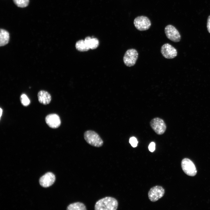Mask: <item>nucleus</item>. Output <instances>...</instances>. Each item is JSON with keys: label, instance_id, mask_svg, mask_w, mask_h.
Returning a JSON list of instances; mask_svg holds the SVG:
<instances>
[{"label": "nucleus", "instance_id": "nucleus-7", "mask_svg": "<svg viewBox=\"0 0 210 210\" xmlns=\"http://www.w3.org/2000/svg\"><path fill=\"white\" fill-rule=\"evenodd\" d=\"M166 36L171 41L177 42L180 41L181 36L177 29L173 25L169 24L164 28Z\"/></svg>", "mask_w": 210, "mask_h": 210}, {"label": "nucleus", "instance_id": "nucleus-3", "mask_svg": "<svg viewBox=\"0 0 210 210\" xmlns=\"http://www.w3.org/2000/svg\"><path fill=\"white\" fill-rule=\"evenodd\" d=\"M150 124L152 129L158 135L163 134L166 130V123L162 119L160 118L156 117L153 119Z\"/></svg>", "mask_w": 210, "mask_h": 210}, {"label": "nucleus", "instance_id": "nucleus-18", "mask_svg": "<svg viewBox=\"0 0 210 210\" xmlns=\"http://www.w3.org/2000/svg\"><path fill=\"white\" fill-rule=\"evenodd\" d=\"M20 99L22 105L24 106H27L30 103V100L27 96L24 94H22L20 96Z\"/></svg>", "mask_w": 210, "mask_h": 210}, {"label": "nucleus", "instance_id": "nucleus-6", "mask_svg": "<svg viewBox=\"0 0 210 210\" xmlns=\"http://www.w3.org/2000/svg\"><path fill=\"white\" fill-rule=\"evenodd\" d=\"M165 190L161 186H156L150 189L148 195L149 200L152 202H155L162 197L164 195Z\"/></svg>", "mask_w": 210, "mask_h": 210}, {"label": "nucleus", "instance_id": "nucleus-5", "mask_svg": "<svg viewBox=\"0 0 210 210\" xmlns=\"http://www.w3.org/2000/svg\"><path fill=\"white\" fill-rule=\"evenodd\" d=\"M134 24L135 28L140 31L147 30L151 25V22L149 18L144 16L136 18L134 21Z\"/></svg>", "mask_w": 210, "mask_h": 210}, {"label": "nucleus", "instance_id": "nucleus-10", "mask_svg": "<svg viewBox=\"0 0 210 210\" xmlns=\"http://www.w3.org/2000/svg\"><path fill=\"white\" fill-rule=\"evenodd\" d=\"M46 124L50 127L56 128L58 127L61 123L59 116L56 114H51L48 115L45 118Z\"/></svg>", "mask_w": 210, "mask_h": 210}, {"label": "nucleus", "instance_id": "nucleus-2", "mask_svg": "<svg viewBox=\"0 0 210 210\" xmlns=\"http://www.w3.org/2000/svg\"><path fill=\"white\" fill-rule=\"evenodd\" d=\"M84 138L88 144L93 146L99 147L102 146L103 141L99 135L92 130H88L84 134Z\"/></svg>", "mask_w": 210, "mask_h": 210}, {"label": "nucleus", "instance_id": "nucleus-21", "mask_svg": "<svg viewBox=\"0 0 210 210\" xmlns=\"http://www.w3.org/2000/svg\"><path fill=\"white\" fill-rule=\"evenodd\" d=\"M207 27L208 32L210 34V15L209 16L207 19Z\"/></svg>", "mask_w": 210, "mask_h": 210}, {"label": "nucleus", "instance_id": "nucleus-4", "mask_svg": "<svg viewBox=\"0 0 210 210\" xmlns=\"http://www.w3.org/2000/svg\"><path fill=\"white\" fill-rule=\"evenodd\" d=\"M138 53L134 49H130L125 52L123 57L125 65L128 67L133 66L135 64L138 58Z\"/></svg>", "mask_w": 210, "mask_h": 210}, {"label": "nucleus", "instance_id": "nucleus-12", "mask_svg": "<svg viewBox=\"0 0 210 210\" xmlns=\"http://www.w3.org/2000/svg\"><path fill=\"white\" fill-rule=\"evenodd\" d=\"M38 97L39 102L44 105L49 104L51 99L50 94L45 90L39 91L38 94Z\"/></svg>", "mask_w": 210, "mask_h": 210}, {"label": "nucleus", "instance_id": "nucleus-1", "mask_svg": "<svg viewBox=\"0 0 210 210\" xmlns=\"http://www.w3.org/2000/svg\"><path fill=\"white\" fill-rule=\"evenodd\" d=\"M118 202L115 198L106 197L97 201L94 206L95 210H116L118 207Z\"/></svg>", "mask_w": 210, "mask_h": 210}, {"label": "nucleus", "instance_id": "nucleus-13", "mask_svg": "<svg viewBox=\"0 0 210 210\" xmlns=\"http://www.w3.org/2000/svg\"><path fill=\"white\" fill-rule=\"evenodd\" d=\"M10 36L9 32L3 29L0 30V46H4L9 42Z\"/></svg>", "mask_w": 210, "mask_h": 210}, {"label": "nucleus", "instance_id": "nucleus-8", "mask_svg": "<svg viewBox=\"0 0 210 210\" xmlns=\"http://www.w3.org/2000/svg\"><path fill=\"white\" fill-rule=\"evenodd\" d=\"M182 169L184 173L188 176H194L197 174V170L193 162L190 159H183L181 162Z\"/></svg>", "mask_w": 210, "mask_h": 210}, {"label": "nucleus", "instance_id": "nucleus-14", "mask_svg": "<svg viewBox=\"0 0 210 210\" xmlns=\"http://www.w3.org/2000/svg\"><path fill=\"white\" fill-rule=\"evenodd\" d=\"M84 40L90 49H95L99 46V41L96 38L88 36L85 38Z\"/></svg>", "mask_w": 210, "mask_h": 210}, {"label": "nucleus", "instance_id": "nucleus-16", "mask_svg": "<svg viewBox=\"0 0 210 210\" xmlns=\"http://www.w3.org/2000/svg\"><path fill=\"white\" fill-rule=\"evenodd\" d=\"M75 47L78 50L81 52L86 51L90 49L85 40H83L78 41L76 43Z\"/></svg>", "mask_w": 210, "mask_h": 210}, {"label": "nucleus", "instance_id": "nucleus-15", "mask_svg": "<svg viewBox=\"0 0 210 210\" xmlns=\"http://www.w3.org/2000/svg\"><path fill=\"white\" fill-rule=\"evenodd\" d=\"M87 209L85 205L83 203L76 202L69 204L67 208V210H86Z\"/></svg>", "mask_w": 210, "mask_h": 210}, {"label": "nucleus", "instance_id": "nucleus-11", "mask_svg": "<svg viewBox=\"0 0 210 210\" xmlns=\"http://www.w3.org/2000/svg\"><path fill=\"white\" fill-rule=\"evenodd\" d=\"M55 180L54 174L50 172H48L41 177L39 183L43 187L46 188L51 186Z\"/></svg>", "mask_w": 210, "mask_h": 210}, {"label": "nucleus", "instance_id": "nucleus-20", "mask_svg": "<svg viewBox=\"0 0 210 210\" xmlns=\"http://www.w3.org/2000/svg\"><path fill=\"white\" fill-rule=\"evenodd\" d=\"M149 150L151 152H153L155 149V144L154 142H151L148 146Z\"/></svg>", "mask_w": 210, "mask_h": 210}, {"label": "nucleus", "instance_id": "nucleus-22", "mask_svg": "<svg viewBox=\"0 0 210 210\" xmlns=\"http://www.w3.org/2000/svg\"><path fill=\"white\" fill-rule=\"evenodd\" d=\"M3 111L1 108H0V118L1 116V115Z\"/></svg>", "mask_w": 210, "mask_h": 210}, {"label": "nucleus", "instance_id": "nucleus-9", "mask_svg": "<svg viewBox=\"0 0 210 210\" xmlns=\"http://www.w3.org/2000/svg\"><path fill=\"white\" fill-rule=\"evenodd\" d=\"M161 52L162 56L167 59H172L177 55L176 49L171 44L166 43L164 44L161 48Z\"/></svg>", "mask_w": 210, "mask_h": 210}, {"label": "nucleus", "instance_id": "nucleus-17", "mask_svg": "<svg viewBox=\"0 0 210 210\" xmlns=\"http://www.w3.org/2000/svg\"><path fill=\"white\" fill-rule=\"evenodd\" d=\"M14 4L18 7L24 8L27 6L29 0H13Z\"/></svg>", "mask_w": 210, "mask_h": 210}, {"label": "nucleus", "instance_id": "nucleus-19", "mask_svg": "<svg viewBox=\"0 0 210 210\" xmlns=\"http://www.w3.org/2000/svg\"><path fill=\"white\" fill-rule=\"evenodd\" d=\"M129 142L131 145L133 147H136L137 146L138 143L136 139L134 137H132L130 138Z\"/></svg>", "mask_w": 210, "mask_h": 210}]
</instances>
